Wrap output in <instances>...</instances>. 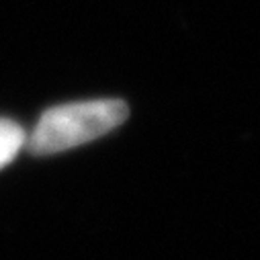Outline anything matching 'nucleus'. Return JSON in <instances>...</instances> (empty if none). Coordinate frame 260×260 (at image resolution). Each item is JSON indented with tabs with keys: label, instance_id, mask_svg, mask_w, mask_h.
Segmentation results:
<instances>
[{
	"label": "nucleus",
	"instance_id": "nucleus-2",
	"mask_svg": "<svg viewBox=\"0 0 260 260\" xmlns=\"http://www.w3.org/2000/svg\"><path fill=\"white\" fill-rule=\"evenodd\" d=\"M25 144L27 134L19 123L11 119H0V168L9 166L25 148Z\"/></svg>",
	"mask_w": 260,
	"mask_h": 260
},
{
	"label": "nucleus",
	"instance_id": "nucleus-1",
	"mask_svg": "<svg viewBox=\"0 0 260 260\" xmlns=\"http://www.w3.org/2000/svg\"><path fill=\"white\" fill-rule=\"evenodd\" d=\"M129 107L119 99H96L47 109L27 136L31 154L49 156L94 142L125 123Z\"/></svg>",
	"mask_w": 260,
	"mask_h": 260
}]
</instances>
